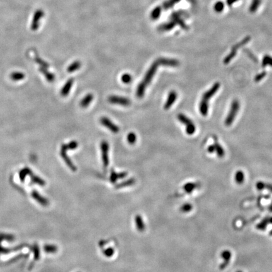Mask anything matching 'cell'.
Returning <instances> with one entry per match:
<instances>
[{"mask_svg":"<svg viewBox=\"0 0 272 272\" xmlns=\"http://www.w3.org/2000/svg\"><path fill=\"white\" fill-rule=\"evenodd\" d=\"M220 86L219 83H215L212 88L203 93L199 104V111L203 116L206 117L208 115L209 100L218 92Z\"/></svg>","mask_w":272,"mask_h":272,"instance_id":"cell-1","label":"cell"},{"mask_svg":"<svg viewBox=\"0 0 272 272\" xmlns=\"http://www.w3.org/2000/svg\"><path fill=\"white\" fill-rule=\"evenodd\" d=\"M159 66V64H157V62H156V61L155 62H154L152 63V64L151 66V67H149V69L148 70V71H147L143 81L139 84L138 89H137V96L138 98H143L144 93H145V89L147 87V86L151 83V80L152 79L155 73H156L157 69Z\"/></svg>","mask_w":272,"mask_h":272,"instance_id":"cell-2","label":"cell"},{"mask_svg":"<svg viewBox=\"0 0 272 272\" xmlns=\"http://www.w3.org/2000/svg\"><path fill=\"white\" fill-rule=\"evenodd\" d=\"M239 108H240V103L239 101L237 100H234L231 103L229 111L228 113V116H227L226 119H225L224 124L226 126L229 127L231 124H233L237 114L238 113Z\"/></svg>","mask_w":272,"mask_h":272,"instance_id":"cell-3","label":"cell"},{"mask_svg":"<svg viewBox=\"0 0 272 272\" xmlns=\"http://www.w3.org/2000/svg\"><path fill=\"white\" fill-rule=\"evenodd\" d=\"M251 40V37H249V36H247V37H246L244 39H243L241 41H240L239 42H238V43H236V44H235L234 46L232 48V49H231V52H230V53L225 58H224V63L225 64H229L231 61V60L236 56V54H237V52H238V50L240 48H241L242 46H243L244 45H245V44H246L247 43H248L249 42V40Z\"/></svg>","mask_w":272,"mask_h":272,"instance_id":"cell-4","label":"cell"},{"mask_svg":"<svg viewBox=\"0 0 272 272\" xmlns=\"http://www.w3.org/2000/svg\"><path fill=\"white\" fill-rule=\"evenodd\" d=\"M178 119L181 123H182L185 125L186 132L187 134L192 135L195 132V125L193 121L187 116L183 114V113H179L178 115Z\"/></svg>","mask_w":272,"mask_h":272,"instance_id":"cell-5","label":"cell"},{"mask_svg":"<svg viewBox=\"0 0 272 272\" xmlns=\"http://www.w3.org/2000/svg\"><path fill=\"white\" fill-rule=\"evenodd\" d=\"M183 15H185V13L183 11L176 12L172 15L171 19H172V21L175 24V25L178 24L181 28L184 29V30H187L188 27L182 18Z\"/></svg>","mask_w":272,"mask_h":272,"instance_id":"cell-6","label":"cell"},{"mask_svg":"<svg viewBox=\"0 0 272 272\" xmlns=\"http://www.w3.org/2000/svg\"><path fill=\"white\" fill-rule=\"evenodd\" d=\"M156 62H157L159 66L161 65V66H164L176 67L179 66V62L178 60L174 59L161 57V58H159L157 60H156Z\"/></svg>","mask_w":272,"mask_h":272,"instance_id":"cell-7","label":"cell"},{"mask_svg":"<svg viewBox=\"0 0 272 272\" xmlns=\"http://www.w3.org/2000/svg\"><path fill=\"white\" fill-rule=\"evenodd\" d=\"M108 149H109V145L107 141H103L101 143V149L102 152V160L103 163V166L105 168H107L108 163Z\"/></svg>","mask_w":272,"mask_h":272,"instance_id":"cell-8","label":"cell"},{"mask_svg":"<svg viewBox=\"0 0 272 272\" xmlns=\"http://www.w3.org/2000/svg\"><path fill=\"white\" fill-rule=\"evenodd\" d=\"M108 100L110 103L113 104H118L123 106H129L130 105V101L128 98L115 95L109 97Z\"/></svg>","mask_w":272,"mask_h":272,"instance_id":"cell-9","label":"cell"},{"mask_svg":"<svg viewBox=\"0 0 272 272\" xmlns=\"http://www.w3.org/2000/svg\"><path fill=\"white\" fill-rule=\"evenodd\" d=\"M100 122L102 125H103L105 127L108 128L111 132L113 133L117 134L119 132V127L113 124L110 119H108L107 117H102L100 119Z\"/></svg>","mask_w":272,"mask_h":272,"instance_id":"cell-10","label":"cell"},{"mask_svg":"<svg viewBox=\"0 0 272 272\" xmlns=\"http://www.w3.org/2000/svg\"><path fill=\"white\" fill-rule=\"evenodd\" d=\"M178 98V94L175 91H171L168 95V99L164 105V108L165 110L170 109L171 106L173 105V103L175 102L176 100Z\"/></svg>","mask_w":272,"mask_h":272,"instance_id":"cell-11","label":"cell"},{"mask_svg":"<svg viewBox=\"0 0 272 272\" xmlns=\"http://www.w3.org/2000/svg\"><path fill=\"white\" fill-rule=\"evenodd\" d=\"M32 197L33 198L36 200L39 203L41 204L43 206H46L49 204V201L44 197H43L41 195H40L37 190H33L32 192Z\"/></svg>","mask_w":272,"mask_h":272,"instance_id":"cell-12","label":"cell"},{"mask_svg":"<svg viewBox=\"0 0 272 272\" xmlns=\"http://www.w3.org/2000/svg\"><path fill=\"white\" fill-rule=\"evenodd\" d=\"M213 139L214 140V143L213 144L214 149H215V152H216L217 156L219 157H223L225 155V152L224 150L223 149V147L221 146V145L219 143L218 141V139L217 137H216L215 135L213 136Z\"/></svg>","mask_w":272,"mask_h":272,"instance_id":"cell-13","label":"cell"},{"mask_svg":"<svg viewBox=\"0 0 272 272\" xmlns=\"http://www.w3.org/2000/svg\"><path fill=\"white\" fill-rule=\"evenodd\" d=\"M221 256H222V257L223 258L224 261L223 263H222V264L220 265V268L222 269V270H223V269H224V268L226 267L227 265H228L229 264V261H230V260H231V252H230L229 251H228V250H225V251H224V252L222 253Z\"/></svg>","mask_w":272,"mask_h":272,"instance_id":"cell-14","label":"cell"},{"mask_svg":"<svg viewBox=\"0 0 272 272\" xmlns=\"http://www.w3.org/2000/svg\"><path fill=\"white\" fill-rule=\"evenodd\" d=\"M73 81H74L73 79H70L66 83V84L62 88L61 93L63 97H66L68 94H69L70 90L72 88V86L73 84Z\"/></svg>","mask_w":272,"mask_h":272,"instance_id":"cell-15","label":"cell"},{"mask_svg":"<svg viewBox=\"0 0 272 272\" xmlns=\"http://www.w3.org/2000/svg\"><path fill=\"white\" fill-rule=\"evenodd\" d=\"M61 155L62 157L63 158V160H64V161L66 163V164L68 166H69V167H70L72 170H73V171L76 170V166L73 165V163H72L71 160H70V158L69 157H68V156L67 155L66 151L63 150V149H61Z\"/></svg>","mask_w":272,"mask_h":272,"instance_id":"cell-16","label":"cell"},{"mask_svg":"<svg viewBox=\"0 0 272 272\" xmlns=\"http://www.w3.org/2000/svg\"><path fill=\"white\" fill-rule=\"evenodd\" d=\"M23 248V246H16L15 247L13 248H8V247H5L3 246H2L1 245V243H0V255L1 254H8L10 253H11L12 252L14 251H18L19 249H21Z\"/></svg>","mask_w":272,"mask_h":272,"instance_id":"cell-17","label":"cell"},{"mask_svg":"<svg viewBox=\"0 0 272 272\" xmlns=\"http://www.w3.org/2000/svg\"><path fill=\"white\" fill-rule=\"evenodd\" d=\"M93 99V95L92 94H88L86 95L80 102V106L83 108L87 107L89 103L92 102Z\"/></svg>","mask_w":272,"mask_h":272,"instance_id":"cell-18","label":"cell"},{"mask_svg":"<svg viewBox=\"0 0 272 272\" xmlns=\"http://www.w3.org/2000/svg\"><path fill=\"white\" fill-rule=\"evenodd\" d=\"M261 2V0H252V2L249 7V11L251 13H255L257 10L258 9L260 4Z\"/></svg>","mask_w":272,"mask_h":272,"instance_id":"cell-19","label":"cell"},{"mask_svg":"<svg viewBox=\"0 0 272 272\" xmlns=\"http://www.w3.org/2000/svg\"><path fill=\"white\" fill-rule=\"evenodd\" d=\"M81 63L79 61H75L69 67H67V72L68 73H73L75 71L79 69V68L81 67Z\"/></svg>","mask_w":272,"mask_h":272,"instance_id":"cell-20","label":"cell"},{"mask_svg":"<svg viewBox=\"0 0 272 272\" xmlns=\"http://www.w3.org/2000/svg\"><path fill=\"white\" fill-rule=\"evenodd\" d=\"M267 66L272 67V56L268 54L265 55L262 60V67L265 68Z\"/></svg>","mask_w":272,"mask_h":272,"instance_id":"cell-21","label":"cell"},{"mask_svg":"<svg viewBox=\"0 0 272 272\" xmlns=\"http://www.w3.org/2000/svg\"><path fill=\"white\" fill-rule=\"evenodd\" d=\"M78 146V143L76 141H71L70 143L67 144H63L61 147V149L65 150L67 151L68 149H76Z\"/></svg>","mask_w":272,"mask_h":272,"instance_id":"cell-22","label":"cell"},{"mask_svg":"<svg viewBox=\"0 0 272 272\" xmlns=\"http://www.w3.org/2000/svg\"><path fill=\"white\" fill-rule=\"evenodd\" d=\"M31 170L30 169H29L28 168H25L24 169H23L19 173V177L21 181H24L25 179V178L27 177V175H31Z\"/></svg>","mask_w":272,"mask_h":272,"instance_id":"cell-23","label":"cell"},{"mask_svg":"<svg viewBox=\"0 0 272 272\" xmlns=\"http://www.w3.org/2000/svg\"><path fill=\"white\" fill-rule=\"evenodd\" d=\"M14 239H15V237L12 234L0 233V243H2V242L5 240L11 242L14 241Z\"/></svg>","mask_w":272,"mask_h":272,"instance_id":"cell-24","label":"cell"},{"mask_svg":"<svg viewBox=\"0 0 272 272\" xmlns=\"http://www.w3.org/2000/svg\"><path fill=\"white\" fill-rule=\"evenodd\" d=\"M244 179V175L242 171H238L235 174L236 182L238 184H242Z\"/></svg>","mask_w":272,"mask_h":272,"instance_id":"cell-25","label":"cell"},{"mask_svg":"<svg viewBox=\"0 0 272 272\" xmlns=\"http://www.w3.org/2000/svg\"><path fill=\"white\" fill-rule=\"evenodd\" d=\"M256 188L258 190H263V189H268L270 191L272 192V185L270 184H265L263 182H261V181H260V182H258L256 184Z\"/></svg>","mask_w":272,"mask_h":272,"instance_id":"cell-26","label":"cell"},{"mask_svg":"<svg viewBox=\"0 0 272 272\" xmlns=\"http://www.w3.org/2000/svg\"><path fill=\"white\" fill-rule=\"evenodd\" d=\"M270 217H266L265 218L260 224H258L256 226V228L260 230H264L265 229L266 225L270 224Z\"/></svg>","mask_w":272,"mask_h":272,"instance_id":"cell-27","label":"cell"},{"mask_svg":"<svg viewBox=\"0 0 272 272\" xmlns=\"http://www.w3.org/2000/svg\"><path fill=\"white\" fill-rule=\"evenodd\" d=\"M40 70H41L42 73L45 75V76L46 77L47 79H48L49 82H53V81H54L55 78H54V76L52 73L48 72L45 69V68H41Z\"/></svg>","mask_w":272,"mask_h":272,"instance_id":"cell-28","label":"cell"},{"mask_svg":"<svg viewBox=\"0 0 272 272\" xmlns=\"http://www.w3.org/2000/svg\"><path fill=\"white\" fill-rule=\"evenodd\" d=\"M224 8V4L223 2L219 1L216 2L214 6V9L215 12L217 13H220L223 11Z\"/></svg>","mask_w":272,"mask_h":272,"instance_id":"cell-29","label":"cell"},{"mask_svg":"<svg viewBox=\"0 0 272 272\" xmlns=\"http://www.w3.org/2000/svg\"><path fill=\"white\" fill-rule=\"evenodd\" d=\"M43 250L48 253H53L57 251V247L55 246L48 244L43 247Z\"/></svg>","mask_w":272,"mask_h":272,"instance_id":"cell-30","label":"cell"},{"mask_svg":"<svg viewBox=\"0 0 272 272\" xmlns=\"http://www.w3.org/2000/svg\"><path fill=\"white\" fill-rule=\"evenodd\" d=\"M197 185L193 183H188L184 185V190L187 193H191L195 188Z\"/></svg>","mask_w":272,"mask_h":272,"instance_id":"cell-31","label":"cell"},{"mask_svg":"<svg viewBox=\"0 0 272 272\" xmlns=\"http://www.w3.org/2000/svg\"><path fill=\"white\" fill-rule=\"evenodd\" d=\"M137 140V136L134 133L130 132L127 135V141L130 144H134Z\"/></svg>","mask_w":272,"mask_h":272,"instance_id":"cell-32","label":"cell"},{"mask_svg":"<svg viewBox=\"0 0 272 272\" xmlns=\"http://www.w3.org/2000/svg\"><path fill=\"white\" fill-rule=\"evenodd\" d=\"M121 79H122V81L124 83L129 84V83H130L132 82V76H131L130 75L127 74V73H125V74H124V75L122 76Z\"/></svg>","mask_w":272,"mask_h":272,"instance_id":"cell-33","label":"cell"},{"mask_svg":"<svg viewBox=\"0 0 272 272\" xmlns=\"http://www.w3.org/2000/svg\"><path fill=\"white\" fill-rule=\"evenodd\" d=\"M32 180L34 183L40 185H45V181L40 178L38 177L37 176H34V175H32Z\"/></svg>","mask_w":272,"mask_h":272,"instance_id":"cell-34","label":"cell"},{"mask_svg":"<svg viewBox=\"0 0 272 272\" xmlns=\"http://www.w3.org/2000/svg\"><path fill=\"white\" fill-rule=\"evenodd\" d=\"M179 1L180 0H169V1H167L164 3L163 7L165 8V9H168L173 7L175 3H178Z\"/></svg>","mask_w":272,"mask_h":272,"instance_id":"cell-35","label":"cell"},{"mask_svg":"<svg viewBox=\"0 0 272 272\" xmlns=\"http://www.w3.org/2000/svg\"><path fill=\"white\" fill-rule=\"evenodd\" d=\"M33 252L34 255V259L35 260H38L40 258V252H39V247L37 244H34L33 246Z\"/></svg>","mask_w":272,"mask_h":272,"instance_id":"cell-36","label":"cell"},{"mask_svg":"<svg viewBox=\"0 0 272 272\" xmlns=\"http://www.w3.org/2000/svg\"><path fill=\"white\" fill-rule=\"evenodd\" d=\"M244 52L248 56V57L250 58L253 61H254L255 62H258V59L255 56V55L251 52V51H249V49H245L244 50Z\"/></svg>","mask_w":272,"mask_h":272,"instance_id":"cell-37","label":"cell"},{"mask_svg":"<svg viewBox=\"0 0 272 272\" xmlns=\"http://www.w3.org/2000/svg\"><path fill=\"white\" fill-rule=\"evenodd\" d=\"M192 209V206L190 203H185L181 207V211L184 212H188Z\"/></svg>","mask_w":272,"mask_h":272,"instance_id":"cell-38","label":"cell"},{"mask_svg":"<svg viewBox=\"0 0 272 272\" xmlns=\"http://www.w3.org/2000/svg\"><path fill=\"white\" fill-rule=\"evenodd\" d=\"M266 72H265V71H263V72L260 73V74L257 75L255 78V82L256 83L260 82L261 79H263L266 76Z\"/></svg>","mask_w":272,"mask_h":272,"instance_id":"cell-39","label":"cell"},{"mask_svg":"<svg viewBox=\"0 0 272 272\" xmlns=\"http://www.w3.org/2000/svg\"><path fill=\"white\" fill-rule=\"evenodd\" d=\"M161 12V9L160 7H157L152 12V17L153 18H157L159 16H160Z\"/></svg>","mask_w":272,"mask_h":272,"instance_id":"cell-40","label":"cell"},{"mask_svg":"<svg viewBox=\"0 0 272 272\" xmlns=\"http://www.w3.org/2000/svg\"><path fill=\"white\" fill-rule=\"evenodd\" d=\"M238 1V0H227L226 3H227V5H228L229 7H231L234 3L237 2Z\"/></svg>","mask_w":272,"mask_h":272,"instance_id":"cell-41","label":"cell"},{"mask_svg":"<svg viewBox=\"0 0 272 272\" xmlns=\"http://www.w3.org/2000/svg\"><path fill=\"white\" fill-rule=\"evenodd\" d=\"M207 151H208V152H209V153H214V152H215V149H214V146H213V145H211V146H209L208 147V148H207Z\"/></svg>","mask_w":272,"mask_h":272,"instance_id":"cell-42","label":"cell"},{"mask_svg":"<svg viewBox=\"0 0 272 272\" xmlns=\"http://www.w3.org/2000/svg\"><path fill=\"white\" fill-rule=\"evenodd\" d=\"M269 220H270V224H272V217H270Z\"/></svg>","mask_w":272,"mask_h":272,"instance_id":"cell-43","label":"cell"},{"mask_svg":"<svg viewBox=\"0 0 272 272\" xmlns=\"http://www.w3.org/2000/svg\"><path fill=\"white\" fill-rule=\"evenodd\" d=\"M269 209L271 211H272V204H271V206H270V207H269Z\"/></svg>","mask_w":272,"mask_h":272,"instance_id":"cell-44","label":"cell"},{"mask_svg":"<svg viewBox=\"0 0 272 272\" xmlns=\"http://www.w3.org/2000/svg\"><path fill=\"white\" fill-rule=\"evenodd\" d=\"M270 235H272V231H270Z\"/></svg>","mask_w":272,"mask_h":272,"instance_id":"cell-45","label":"cell"},{"mask_svg":"<svg viewBox=\"0 0 272 272\" xmlns=\"http://www.w3.org/2000/svg\"><path fill=\"white\" fill-rule=\"evenodd\" d=\"M238 272H241V271H238Z\"/></svg>","mask_w":272,"mask_h":272,"instance_id":"cell-46","label":"cell"}]
</instances>
